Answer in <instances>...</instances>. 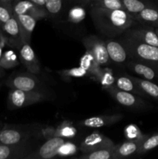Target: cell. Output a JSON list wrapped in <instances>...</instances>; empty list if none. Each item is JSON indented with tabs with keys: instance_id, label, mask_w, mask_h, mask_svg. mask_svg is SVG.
Here are the masks:
<instances>
[{
	"instance_id": "cell-4",
	"label": "cell",
	"mask_w": 158,
	"mask_h": 159,
	"mask_svg": "<svg viewBox=\"0 0 158 159\" xmlns=\"http://www.w3.org/2000/svg\"><path fill=\"white\" fill-rule=\"evenodd\" d=\"M105 90L114 98L116 102L129 110L136 112H143L153 108V106L141 96L129 92L122 91L116 88L115 85L107 87Z\"/></svg>"
},
{
	"instance_id": "cell-38",
	"label": "cell",
	"mask_w": 158,
	"mask_h": 159,
	"mask_svg": "<svg viewBox=\"0 0 158 159\" xmlns=\"http://www.w3.org/2000/svg\"><path fill=\"white\" fill-rule=\"evenodd\" d=\"M156 34H157V35H158V28H156Z\"/></svg>"
},
{
	"instance_id": "cell-24",
	"label": "cell",
	"mask_w": 158,
	"mask_h": 159,
	"mask_svg": "<svg viewBox=\"0 0 158 159\" xmlns=\"http://www.w3.org/2000/svg\"><path fill=\"white\" fill-rule=\"evenodd\" d=\"M158 147V132L153 134L152 135H147L143 140L140 146L137 151V155H143L148 153L153 149Z\"/></svg>"
},
{
	"instance_id": "cell-20",
	"label": "cell",
	"mask_w": 158,
	"mask_h": 159,
	"mask_svg": "<svg viewBox=\"0 0 158 159\" xmlns=\"http://www.w3.org/2000/svg\"><path fill=\"white\" fill-rule=\"evenodd\" d=\"M3 30L11 39L12 43L15 46H17V48L20 50L23 43L22 40L18 20H17L15 14H13V16L8 21L3 23Z\"/></svg>"
},
{
	"instance_id": "cell-7",
	"label": "cell",
	"mask_w": 158,
	"mask_h": 159,
	"mask_svg": "<svg viewBox=\"0 0 158 159\" xmlns=\"http://www.w3.org/2000/svg\"><path fill=\"white\" fill-rule=\"evenodd\" d=\"M9 85L12 89L24 90V91H35L47 94L45 86L40 79L35 74L26 72L25 74H18L11 78L9 81Z\"/></svg>"
},
{
	"instance_id": "cell-11",
	"label": "cell",
	"mask_w": 158,
	"mask_h": 159,
	"mask_svg": "<svg viewBox=\"0 0 158 159\" xmlns=\"http://www.w3.org/2000/svg\"><path fill=\"white\" fill-rule=\"evenodd\" d=\"M105 42L110 61L119 65H126L130 57L122 42L114 38H108Z\"/></svg>"
},
{
	"instance_id": "cell-28",
	"label": "cell",
	"mask_w": 158,
	"mask_h": 159,
	"mask_svg": "<svg viewBox=\"0 0 158 159\" xmlns=\"http://www.w3.org/2000/svg\"><path fill=\"white\" fill-rule=\"evenodd\" d=\"M91 6L105 9H122L125 10L121 0H91Z\"/></svg>"
},
{
	"instance_id": "cell-14",
	"label": "cell",
	"mask_w": 158,
	"mask_h": 159,
	"mask_svg": "<svg viewBox=\"0 0 158 159\" xmlns=\"http://www.w3.org/2000/svg\"><path fill=\"white\" fill-rule=\"evenodd\" d=\"M123 116L122 113L94 116L80 121L78 125L86 128H101L117 124L123 119Z\"/></svg>"
},
{
	"instance_id": "cell-35",
	"label": "cell",
	"mask_w": 158,
	"mask_h": 159,
	"mask_svg": "<svg viewBox=\"0 0 158 159\" xmlns=\"http://www.w3.org/2000/svg\"><path fill=\"white\" fill-rule=\"evenodd\" d=\"M29 1L33 2L35 4L38 5V6H42V7H44L45 5V0H29Z\"/></svg>"
},
{
	"instance_id": "cell-13",
	"label": "cell",
	"mask_w": 158,
	"mask_h": 159,
	"mask_svg": "<svg viewBox=\"0 0 158 159\" xmlns=\"http://www.w3.org/2000/svg\"><path fill=\"white\" fill-rule=\"evenodd\" d=\"M125 66L129 71L139 75L141 79L158 82V69L149 64L130 59Z\"/></svg>"
},
{
	"instance_id": "cell-31",
	"label": "cell",
	"mask_w": 158,
	"mask_h": 159,
	"mask_svg": "<svg viewBox=\"0 0 158 159\" xmlns=\"http://www.w3.org/2000/svg\"><path fill=\"white\" fill-rule=\"evenodd\" d=\"M95 79L104 87V89H105L107 87L114 85L116 75H114L111 71H107L102 68V71L99 73V75L96 76Z\"/></svg>"
},
{
	"instance_id": "cell-10",
	"label": "cell",
	"mask_w": 158,
	"mask_h": 159,
	"mask_svg": "<svg viewBox=\"0 0 158 159\" xmlns=\"http://www.w3.org/2000/svg\"><path fill=\"white\" fill-rule=\"evenodd\" d=\"M114 146V142L110 138L99 132L94 131L85 138L79 149L82 154H86L99 149L112 148Z\"/></svg>"
},
{
	"instance_id": "cell-40",
	"label": "cell",
	"mask_w": 158,
	"mask_h": 159,
	"mask_svg": "<svg viewBox=\"0 0 158 159\" xmlns=\"http://www.w3.org/2000/svg\"><path fill=\"white\" fill-rule=\"evenodd\" d=\"M157 69H158V68H157Z\"/></svg>"
},
{
	"instance_id": "cell-23",
	"label": "cell",
	"mask_w": 158,
	"mask_h": 159,
	"mask_svg": "<svg viewBox=\"0 0 158 159\" xmlns=\"http://www.w3.org/2000/svg\"><path fill=\"white\" fill-rule=\"evenodd\" d=\"M125 11L132 16L141 12L147 6L153 5L154 3L147 0H121Z\"/></svg>"
},
{
	"instance_id": "cell-5",
	"label": "cell",
	"mask_w": 158,
	"mask_h": 159,
	"mask_svg": "<svg viewBox=\"0 0 158 159\" xmlns=\"http://www.w3.org/2000/svg\"><path fill=\"white\" fill-rule=\"evenodd\" d=\"M49 99V96L35 91L12 89L9 93V105L12 109H20L37 104Z\"/></svg>"
},
{
	"instance_id": "cell-16",
	"label": "cell",
	"mask_w": 158,
	"mask_h": 159,
	"mask_svg": "<svg viewBox=\"0 0 158 159\" xmlns=\"http://www.w3.org/2000/svg\"><path fill=\"white\" fill-rule=\"evenodd\" d=\"M147 134H143L142 137L136 139L127 141L119 145H115L113 159H120L133 155L137 153V151L142 143L143 140Z\"/></svg>"
},
{
	"instance_id": "cell-26",
	"label": "cell",
	"mask_w": 158,
	"mask_h": 159,
	"mask_svg": "<svg viewBox=\"0 0 158 159\" xmlns=\"http://www.w3.org/2000/svg\"><path fill=\"white\" fill-rule=\"evenodd\" d=\"M114 147L108 148H102L99 150L94 151L89 153L82 154L79 157L81 159H113L114 154Z\"/></svg>"
},
{
	"instance_id": "cell-19",
	"label": "cell",
	"mask_w": 158,
	"mask_h": 159,
	"mask_svg": "<svg viewBox=\"0 0 158 159\" xmlns=\"http://www.w3.org/2000/svg\"><path fill=\"white\" fill-rule=\"evenodd\" d=\"M114 85L119 89L122 91L129 92L133 93L143 98H148L147 95L143 92V90L138 86L137 84L135 82L131 75H116Z\"/></svg>"
},
{
	"instance_id": "cell-36",
	"label": "cell",
	"mask_w": 158,
	"mask_h": 159,
	"mask_svg": "<svg viewBox=\"0 0 158 159\" xmlns=\"http://www.w3.org/2000/svg\"><path fill=\"white\" fill-rule=\"evenodd\" d=\"M75 2H78L82 3V4H89L91 3V0H74Z\"/></svg>"
},
{
	"instance_id": "cell-12",
	"label": "cell",
	"mask_w": 158,
	"mask_h": 159,
	"mask_svg": "<svg viewBox=\"0 0 158 159\" xmlns=\"http://www.w3.org/2000/svg\"><path fill=\"white\" fill-rule=\"evenodd\" d=\"M12 9L15 14H26L37 20L48 17L44 7L38 6L29 0H14Z\"/></svg>"
},
{
	"instance_id": "cell-39",
	"label": "cell",
	"mask_w": 158,
	"mask_h": 159,
	"mask_svg": "<svg viewBox=\"0 0 158 159\" xmlns=\"http://www.w3.org/2000/svg\"><path fill=\"white\" fill-rule=\"evenodd\" d=\"M0 26H1V22H0Z\"/></svg>"
},
{
	"instance_id": "cell-27",
	"label": "cell",
	"mask_w": 158,
	"mask_h": 159,
	"mask_svg": "<svg viewBox=\"0 0 158 159\" xmlns=\"http://www.w3.org/2000/svg\"><path fill=\"white\" fill-rule=\"evenodd\" d=\"M86 17V11L81 6H74L70 9L68 13V22L71 23H80Z\"/></svg>"
},
{
	"instance_id": "cell-37",
	"label": "cell",
	"mask_w": 158,
	"mask_h": 159,
	"mask_svg": "<svg viewBox=\"0 0 158 159\" xmlns=\"http://www.w3.org/2000/svg\"><path fill=\"white\" fill-rule=\"evenodd\" d=\"M2 2H8V3H12L14 0H0Z\"/></svg>"
},
{
	"instance_id": "cell-9",
	"label": "cell",
	"mask_w": 158,
	"mask_h": 159,
	"mask_svg": "<svg viewBox=\"0 0 158 159\" xmlns=\"http://www.w3.org/2000/svg\"><path fill=\"white\" fill-rule=\"evenodd\" d=\"M122 35L147 44L158 47V35L156 32V28L153 26L147 25L136 27L131 26Z\"/></svg>"
},
{
	"instance_id": "cell-34",
	"label": "cell",
	"mask_w": 158,
	"mask_h": 159,
	"mask_svg": "<svg viewBox=\"0 0 158 159\" xmlns=\"http://www.w3.org/2000/svg\"><path fill=\"white\" fill-rule=\"evenodd\" d=\"M75 152V146L70 143H67V148L65 145V143L63 144L60 149L59 150L58 155L61 156H67V155H71L72 153Z\"/></svg>"
},
{
	"instance_id": "cell-29",
	"label": "cell",
	"mask_w": 158,
	"mask_h": 159,
	"mask_svg": "<svg viewBox=\"0 0 158 159\" xmlns=\"http://www.w3.org/2000/svg\"><path fill=\"white\" fill-rule=\"evenodd\" d=\"M58 74L65 80H71L72 79H80V78L85 77L87 75H88V73L84 68L79 66L77 68L61 70L58 71Z\"/></svg>"
},
{
	"instance_id": "cell-21",
	"label": "cell",
	"mask_w": 158,
	"mask_h": 159,
	"mask_svg": "<svg viewBox=\"0 0 158 159\" xmlns=\"http://www.w3.org/2000/svg\"><path fill=\"white\" fill-rule=\"evenodd\" d=\"M80 66L85 70L88 74L95 78L102 71V67L96 61L92 55L86 51L80 60Z\"/></svg>"
},
{
	"instance_id": "cell-1",
	"label": "cell",
	"mask_w": 158,
	"mask_h": 159,
	"mask_svg": "<svg viewBox=\"0 0 158 159\" xmlns=\"http://www.w3.org/2000/svg\"><path fill=\"white\" fill-rule=\"evenodd\" d=\"M90 14L96 30L108 38L122 35L136 23L131 14L122 9H105L91 6Z\"/></svg>"
},
{
	"instance_id": "cell-30",
	"label": "cell",
	"mask_w": 158,
	"mask_h": 159,
	"mask_svg": "<svg viewBox=\"0 0 158 159\" xmlns=\"http://www.w3.org/2000/svg\"><path fill=\"white\" fill-rule=\"evenodd\" d=\"M77 135V130L69 122H64L56 128V137H61L65 139H71Z\"/></svg>"
},
{
	"instance_id": "cell-2",
	"label": "cell",
	"mask_w": 158,
	"mask_h": 159,
	"mask_svg": "<svg viewBox=\"0 0 158 159\" xmlns=\"http://www.w3.org/2000/svg\"><path fill=\"white\" fill-rule=\"evenodd\" d=\"M120 40L126 48L130 59L139 61L158 68V47L147 44L124 36Z\"/></svg>"
},
{
	"instance_id": "cell-15",
	"label": "cell",
	"mask_w": 158,
	"mask_h": 159,
	"mask_svg": "<svg viewBox=\"0 0 158 159\" xmlns=\"http://www.w3.org/2000/svg\"><path fill=\"white\" fill-rule=\"evenodd\" d=\"M20 57L23 66L27 71L35 75H39L41 71L40 61L30 44L23 43L20 48Z\"/></svg>"
},
{
	"instance_id": "cell-17",
	"label": "cell",
	"mask_w": 158,
	"mask_h": 159,
	"mask_svg": "<svg viewBox=\"0 0 158 159\" xmlns=\"http://www.w3.org/2000/svg\"><path fill=\"white\" fill-rule=\"evenodd\" d=\"M15 16L18 20L23 43L30 44L31 37L37 25V20L26 14H15Z\"/></svg>"
},
{
	"instance_id": "cell-22",
	"label": "cell",
	"mask_w": 158,
	"mask_h": 159,
	"mask_svg": "<svg viewBox=\"0 0 158 159\" xmlns=\"http://www.w3.org/2000/svg\"><path fill=\"white\" fill-rule=\"evenodd\" d=\"M132 78L137 84L138 86L147 95V97L152 98L158 102V85L156 82L141 79L139 77H134V76H132Z\"/></svg>"
},
{
	"instance_id": "cell-33",
	"label": "cell",
	"mask_w": 158,
	"mask_h": 159,
	"mask_svg": "<svg viewBox=\"0 0 158 159\" xmlns=\"http://www.w3.org/2000/svg\"><path fill=\"white\" fill-rule=\"evenodd\" d=\"M13 14L12 3L0 1V22L1 23H6L13 16Z\"/></svg>"
},
{
	"instance_id": "cell-8",
	"label": "cell",
	"mask_w": 158,
	"mask_h": 159,
	"mask_svg": "<svg viewBox=\"0 0 158 159\" xmlns=\"http://www.w3.org/2000/svg\"><path fill=\"white\" fill-rule=\"evenodd\" d=\"M66 142L61 137H53L46 140L39 148H35L26 159H50L58 155L59 150Z\"/></svg>"
},
{
	"instance_id": "cell-25",
	"label": "cell",
	"mask_w": 158,
	"mask_h": 159,
	"mask_svg": "<svg viewBox=\"0 0 158 159\" xmlns=\"http://www.w3.org/2000/svg\"><path fill=\"white\" fill-rule=\"evenodd\" d=\"M63 0H45L44 8L47 13V16L52 19L59 17L63 10Z\"/></svg>"
},
{
	"instance_id": "cell-3",
	"label": "cell",
	"mask_w": 158,
	"mask_h": 159,
	"mask_svg": "<svg viewBox=\"0 0 158 159\" xmlns=\"http://www.w3.org/2000/svg\"><path fill=\"white\" fill-rule=\"evenodd\" d=\"M40 127V124H33L4 129L0 131V144L14 145L30 141L33 137L37 138Z\"/></svg>"
},
{
	"instance_id": "cell-32",
	"label": "cell",
	"mask_w": 158,
	"mask_h": 159,
	"mask_svg": "<svg viewBox=\"0 0 158 159\" xmlns=\"http://www.w3.org/2000/svg\"><path fill=\"white\" fill-rule=\"evenodd\" d=\"M0 64L2 67L7 68H13V67L16 66L19 64L16 54L12 51H6L4 55H3L2 58L0 61Z\"/></svg>"
},
{
	"instance_id": "cell-6",
	"label": "cell",
	"mask_w": 158,
	"mask_h": 159,
	"mask_svg": "<svg viewBox=\"0 0 158 159\" xmlns=\"http://www.w3.org/2000/svg\"><path fill=\"white\" fill-rule=\"evenodd\" d=\"M82 43L86 51L94 57L101 66L106 67L109 65L111 61L108 57L105 40L95 35H89L82 39Z\"/></svg>"
},
{
	"instance_id": "cell-18",
	"label": "cell",
	"mask_w": 158,
	"mask_h": 159,
	"mask_svg": "<svg viewBox=\"0 0 158 159\" xmlns=\"http://www.w3.org/2000/svg\"><path fill=\"white\" fill-rule=\"evenodd\" d=\"M136 23L141 25L153 26L158 28V6L153 4L147 6L141 12L133 16Z\"/></svg>"
}]
</instances>
